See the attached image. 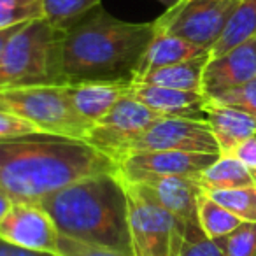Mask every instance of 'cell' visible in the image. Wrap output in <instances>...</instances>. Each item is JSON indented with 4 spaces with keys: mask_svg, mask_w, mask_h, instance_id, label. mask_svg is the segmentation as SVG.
<instances>
[{
    "mask_svg": "<svg viewBox=\"0 0 256 256\" xmlns=\"http://www.w3.org/2000/svg\"><path fill=\"white\" fill-rule=\"evenodd\" d=\"M158 2H160V4H164L167 9H170V8H174L176 4H179L181 0H158Z\"/></svg>",
    "mask_w": 256,
    "mask_h": 256,
    "instance_id": "obj_34",
    "label": "cell"
},
{
    "mask_svg": "<svg viewBox=\"0 0 256 256\" xmlns=\"http://www.w3.org/2000/svg\"><path fill=\"white\" fill-rule=\"evenodd\" d=\"M256 78V37L218 58H209L202 76V93L214 96Z\"/></svg>",
    "mask_w": 256,
    "mask_h": 256,
    "instance_id": "obj_13",
    "label": "cell"
},
{
    "mask_svg": "<svg viewBox=\"0 0 256 256\" xmlns=\"http://www.w3.org/2000/svg\"><path fill=\"white\" fill-rule=\"evenodd\" d=\"M116 170L84 140L44 132L0 139V192L12 202L40 204L78 179Z\"/></svg>",
    "mask_w": 256,
    "mask_h": 256,
    "instance_id": "obj_1",
    "label": "cell"
},
{
    "mask_svg": "<svg viewBox=\"0 0 256 256\" xmlns=\"http://www.w3.org/2000/svg\"><path fill=\"white\" fill-rule=\"evenodd\" d=\"M137 184L144 186L148 193L167 209L174 218H178L188 228V240L206 237L198 223V198L204 193L198 178L186 176H162V178H148ZM186 240V242H188Z\"/></svg>",
    "mask_w": 256,
    "mask_h": 256,
    "instance_id": "obj_12",
    "label": "cell"
},
{
    "mask_svg": "<svg viewBox=\"0 0 256 256\" xmlns=\"http://www.w3.org/2000/svg\"><path fill=\"white\" fill-rule=\"evenodd\" d=\"M42 18L40 0H0V30Z\"/></svg>",
    "mask_w": 256,
    "mask_h": 256,
    "instance_id": "obj_25",
    "label": "cell"
},
{
    "mask_svg": "<svg viewBox=\"0 0 256 256\" xmlns=\"http://www.w3.org/2000/svg\"><path fill=\"white\" fill-rule=\"evenodd\" d=\"M98 6L100 0H40L42 18L62 30H70Z\"/></svg>",
    "mask_w": 256,
    "mask_h": 256,
    "instance_id": "obj_22",
    "label": "cell"
},
{
    "mask_svg": "<svg viewBox=\"0 0 256 256\" xmlns=\"http://www.w3.org/2000/svg\"><path fill=\"white\" fill-rule=\"evenodd\" d=\"M154 37V22L128 23L102 8L70 30L64 44L65 81L134 82L137 67Z\"/></svg>",
    "mask_w": 256,
    "mask_h": 256,
    "instance_id": "obj_2",
    "label": "cell"
},
{
    "mask_svg": "<svg viewBox=\"0 0 256 256\" xmlns=\"http://www.w3.org/2000/svg\"><path fill=\"white\" fill-rule=\"evenodd\" d=\"M67 30L44 18L25 22L8 40L0 60V88L64 86Z\"/></svg>",
    "mask_w": 256,
    "mask_h": 256,
    "instance_id": "obj_4",
    "label": "cell"
},
{
    "mask_svg": "<svg viewBox=\"0 0 256 256\" xmlns=\"http://www.w3.org/2000/svg\"><path fill=\"white\" fill-rule=\"evenodd\" d=\"M11 206H12V200L9 198L6 193L0 192V221L4 220V216L8 214V210L11 209Z\"/></svg>",
    "mask_w": 256,
    "mask_h": 256,
    "instance_id": "obj_33",
    "label": "cell"
},
{
    "mask_svg": "<svg viewBox=\"0 0 256 256\" xmlns=\"http://www.w3.org/2000/svg\"><path fill=\"white\" fill-rule=\"evenodd\" d=\"M232 156H235L238 162L246 165L252 174L256 176V136L246 139L234 150Z\"/></svg>",
    "mask_w": 256,
    "mask_h": 256,
    "instance_id": "obj_30",
    "label": "cell"
},
{
    "mask_svg": "<svg viewBox=\"0 0 256 256\" xmlns=\"http://www.w3.org/2000/svg\"><path fill=\"white\" fill-rule=\"evenodd\" d=\"M210 102L221 104V106H230L242 112L249 114L256 120V78L242 86H237L228 92L218 93L214 96H207Z\"/></svg>",
    "mask_w": 256,
    "mask_h": 256,
    "instance_id": "obj_26",
    "label": "cell"
},
{
    "mask_svg": "<svg viewBox=\"0 0 256 256\" xmlns=\"http://www.w3.org/2000/svg\"><path fill=\"white\" fill-rule=\"evenodd\" d=\"M207 62H209V53L179 62V64L153 68L148 74H144L142 78L137 79L136 82L202 93V76Z\"/></svg>",
    "mask_w": 256,
    "mask_h": 256,
    "instance_id": "obj_18",
    "label": "cell"
},
{
    "mask_svg": "<svg viewBox=\"0 0 256 256\" xmlns=\"http://www.w3.org/2000/svg\"><path fill=\"white\" fill-rule=\"evenodd\" d=\"M212 200L242 221H256V186L232 190H204Z\"/></svg>",
    "mask_w": 256,
    "mask_h": 256,
    "instance_id": "obj_23",
    "label": "cell"
},
{
    "mask_svg": "<svg viewBox=\"0 0 256 256\" xmlns=\"http://www.w3.org/2000/svg\"><path fill=\"white\" fill-rule=\"evenodd\" d=\"M196 212H198L200 228L206 234V237L212 238V240H218V238L228 235L242 223L240 218H237L228 209H224L223 206H220L206 192L200 195Z\"/></svg>",
    "mask_w": 256,
    "mask_h": 256,
    "instance_id": "obj_21",
    "label": "cell"
},
{
    "mask_svg": "<svg viewBox=\"0 0 256 256\" xmlns=\"http://www.w3.org/2000/svg\"><path fill=\"white\" fill-rule=\"evenodd\" d=\"M0 256H58L53 252H42V251H32V249H25L14 246L11 242L0 238Z\"/></svg>",
    "mask_w": 256,
    "mask_h": 256,
    "instance_id": "obj_31",
    "label": "cell"
},
{
    "mask_svg": "<svg viewBox=\"0 0 256 256\" xmlns=\"http://www.w3.org/2000/svg\"><path fill=\"white\" fill-rule=\"evenodd\" d=\"M139 151H186L220 154V148L210 132L209 123L206 120L193 118H158L142 136L134 140L128 154Z\"/></svg>",
    "mask_w": 256,
    "mask_h": 256,
    "instance_id": "obj_9",
    "label": "cell"
},
{
    "mask_svg": "<svg viewBox=\"0 0 256 256\" xmlns=\"http://www.w3.org/2000/svg\"><path fill=\"white\" fill-rule=\"evenodd\" d=\"M40 206L64 237L130 252L126 188L118 170L78 179Z\"/></svg>",
    "mask_w": 256,
    "mask_h": 256,
    "instance_id": "obj_3",
    "label": "cell"
},
{
    "mask_svg": "<svg viewBox=\"0 0 256 256\" xmlns=\"http://www.w3.org/2000/svg\"><path fill=\"white\" fill-rule=\"evenodd\" d=\"M22 25V23H20ZM20 25H14V26H9V28H2L0 30V56L4 53L6 46H8V40L11 39V36L20 28Z\"/></svg>",
    "mask_w": 256,
    "mask_h": 256,
    "instance_id": "obj_32",
    "label": "cell"
},
{
    "mask_svg": "<svg viewBox=\"0 0 256 256\" xmlns=\"http://www.w3.org/2000/svg\"><path fill=\"white\" fill-rule=\"evenodd\" d=\"M179 256H224V252L216 240L209 237H202L196 240L184 242Z\"/></svg>",
    "mask_w": 256,
    "mask_h": 256,
    "instance_id": "obj_29",
    "label": "cell"
},
{
    "mask_svg": "<svg viewBox=\"0 0 256 256\" xmlns=\"http://www.w3.org/2000/svg\"><path fill=\"white\" fill-rule=\"evenodd\" d=\"M36 132H39V130L32 123L22 120L16 114L0 109V139L26 136V134H36Z\"/></svg>",
    "mask_w": 256,
    "mask_h": 256,
    "instance_id": "obj_28",
    "label": "cell"
},
{
    "mask_svg": "<svg viewBox=\"0 0 256 256\" xmlns=\"http://www.w3.org/2000/svg\"><path fill=\"white\" fill-rule=\"evenodd\" d=\"M206 121L220 148V154H232L246 139L256 136V120L230 106L214 104L207 98Z\"/></svg>",
    "mask_w": 256,
    "mask_h": 256,
    "instance_id": "obj_16",
    "label": "cell"
},
{
    "mask_svg": "<svg viewBox=\"0 0 256 256\" xmlns=\"http://www.w3.org/2000/svg\"><path fill=\"white\" fill-rule=\"evenodd\" d=\"M204 190H232L256 186V176L232 154H220L198 178Z\"/></svg>",
    "mask_w": 256,
    "mask_h": 256,
    "instance_id": "obj_20",
    "label": "cell"
},
{
    "mask_svg": "<svg viewBox=\"0 0 256 256\" xmlns=\"http://www.w3.org/2000/svg\"><path fill=\"white\" fill-rule=\"evenodd\" d=\"M240 0H181L154 20V30L209 51Z\"/></svg>",
    "mask_w": 256,
    "mask_h": 256,
    "instance_id": "obj_7",
    "label": "cell"
},
{
    "mask_svg": "<svg viewBox=\"0 0 256 256\" xmlns=\"http://www.w3.org/2000/svg\"><path fill=\"white\" fill-rule=\"evenodd\" d=\"M130 86L132 82L79 81L65 84V92L79 116L93 124L128 95Z\"/></svg>",
    "mask_w": 256,
    "mask_h": 256,
    "instance_id": "obj_15",
    "label": "cell"
},
{
    "mask_svg": "<svg viewBox=\"0 0 256 256\" xmlns=\"http://www.w3.org/2000/svg\"><path fill=\"white\" fill-rule=\"evenodd\" d=\"M128 230L132 256H179L188 228L160 206L144 186L126 182Z\"/></svg>",
    "mask_w": 256,
    "mask_h": 256,
    "instance_id": "obj_6",
    "label": "cell"
},
{
    "mask_svg": "<svg viewBox=\"0 0 256 256\" xmlns=\"http://www.w3.org/2000/svg\"><path fill=\"white\" fill-rule=\"evenodd\" d=\"M0 109L32 123L44 134L86 140L90 121L72 107L64 86H22L0 88Z\"/></svg>",
    "mask_w": 256,
    "mask_h": 256,
    "instance_id": "obj_5",
    "label": "cell"
},
{
    "mask_svg": "<svg viewBox=\"0 0 256 256\" xmlns=\"http://www.w3.org/2000/svg\"><path fill=\"white\" fill-rule=\"evenodd\" d=\"M58 256H132L130 252L118 251V249L104 248V246L84 244L60 235L58 238Z\"/></svg>",
    "mask_w": 256,
    "mask_h": 256,
    "instance_id": "obj_27",
    "label": "cell"
},
{
    "mask_svg": "<svg viewBox=\"0 0 256 256\" xmlns=\"http://www.w3.org/2000/svg\"><path fill=\"white\" fill-rule=\"evenodd\" d=\"M0 238L32 251L58 254L60 234L40 204L12 202L0 221Z\"/></svg>",
    "mask_w": 256,
    "mask_h": 256,
    "instance_id": "obj_11",
    "label": "cell"
},
{
    "mask_svg": "<svg viewBox=\"0 0 256 256\" xmlns=\"http://www.w3.org/2000/svg\"><path fill=\"white\" fill-rule=\"evenodd\" d=\"M218 156L220 154L186 151H139L120 162L118 174L126 182H139L142 179L162 176L200 178Z\"/></svg>",
    "mask_w": 256,
    "mask_h": 256,
    "instance_id": "obj_10",
    "label": "cell"
},
{
    "mask_svg": "<svg viewBox=\"0 0 256 256\" xmlns=\"http://www.w3.org/2000/svg\"><path fill=\"white\" fill-rule=\"evenodd\" d=\"M256 37V0H240L223 28L220 39L209 50V58H218Z\"/></svg>",
    "mask_w": 256,
    "mask_h": 256,
    "instance_id": "obj_19",
    "label": "cell"
},
{
    "mask_svg": "<svg viewBox=\"0 0 256 256\" xmlns=\"http://www.w3.org/2000/svg\"><path fill=\"white\" fill-rule=\"evenodd\" d=\"M128 95L144 104L160 118L206 120L207 96L200 92H184V90L132 82Z\"/></svg>",
    "mask_w": 256,
    "mask_h": 256,
    "instance_id": "obj_14",
    "label": "cell"
},
{
    "mask_svg": "<svg viewBox=\"0 0 256 256\" xmlns=\"http://www.w3.org/2000/svg\"><path fill=\"white\" fill-rule=\"evenodd\" d=\"M216 242L224 256H256V221H242L234 232Z\"/></svg>",
    "mask_w": 256,
    "mask_h": 256,
    "instance_id": "obj_24",
    "label": "cell"
},
{
    "mask_svg": "<svg viewBox=\"0 0 256 256\" xmlns=\"http://www.w3.org/2000/svg\"><path fill=\"white\" fill-rule=\"evenodd\" d=\"M158 118L144 104L126 95L102 120L93 123L84 142L120 165L134 140L142 136Z\"/></svg>",
    "mask_w": 256,
    "mask_h": 256,
    "instance_id": "obj_8",
    "label": "cell"
},
{
    "mask_svg": "<svg viewBox=\"0 0 256 256\" xmlns=\"http://www.w3.org/2000/svg\"><path fill=\"white\" fill-rule=\"evenodd\" d=\"M209 51L204 50L200 46L188 42V40L181 39V37L170 36L165 32H156L154 30V37L151 40L150 48L144 53L142 60H140L139 67H137L136 78L134 82L150 70L158 67H165V65L179 64V62L190 60V58H196L200 54H207Z\"/></svg>",
    "mask_w": 256,
    "mask_h": 256,
    "instance_id": "obj_17",
    "label": "cell"
}]
</instances>
